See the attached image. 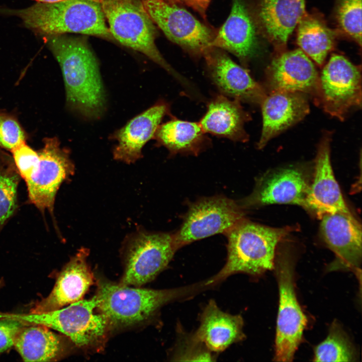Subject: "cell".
Listing matches in <instances>:
<instances>
[{"mask_svg":"<svg viewBox=\"0 0 362 362\" xmlns=\"http://www.w3.org/2000/svg\"><path fill=\"white\" fill-rule=\"evenodd\" d=\"M212 47L227 50L246 60L257 50L253 22L241 0H233L230 14L212 41Z\"/></svg>","mask_w":362,"mask_h":362,"instance_id":"7402d4cb","label":"cell"},{"mask_svg":"<svg viewBox=\"0 0 362 362\" xmlns=\"http://www.w3.org/2000/svg\"><path fill=\"white\" fill-rule=\"evenodd\" d=\"M361 71L342 55L333 54L319 73L317 106L344 120L351 109L361 107Z\"/></svg>","mask_w":362,"mask_h":362,"instance_id":"ba28073f","label":"cell"},{"mask_svg":"<svg viewBox=\"0 0 362 362\" xmlns=\"http://www.w3.org/2000/svg\"><path fill=\"white\" fill-rule=\"evenodd\" d=\"M322 238L335 253L330 270L357 268L361 259V226L351 213L337 212L323 215Z\"/></svg>","mask_w":362,"mask_h":362,"instance_id":"9a60e30c","label":"cell"},{"mask_svg":"<svg viewBox=\"0 0 362 362\" xmlns=\"http://www.w3.org/2000/svg\"><path fill=\"white\" fill-rule=\"evenodd\" d=\"M0 13L20 18L26 27L43 37L75 33L113 38L102 6L94 0L38 2L23 9H0Z\"/></svg>","mask_w":362,"mask_h":362,"instance_id":"3957f363","label":"cell"},{"mask_svg":"<svg viewBox=\"0 0 362 362\" xmlns=\"http://www.w3.org/2000/svg\"><path fill=\"white\" fill-rule=\"evenodd\" d=\"M243 327L241 315L223 312L211 300L201 315L195 334L210 351L219 352L245 338Z\"/></svg>","mask_w":362,"mask_h":362,"instance_id":"44dd1931","label":"cell"},{"mask_svg":"<svg viewBox=\"0 0 362 362\" xmlns=\"http://www.w3.org/2000/svg\"><path fill=\"white\" fill-rule=\"evenodd\" d=\"M244 218L242 209L232 200L221 196L201 199L189 206L173 234L176 246L178 249L196 240L226 233Z\"/></svg>","mask_w":362,"mask_h":362,"instance_id":"30bf717a","label":"cell"},{"mask_svg":"<svg viewBox=\"0 0 362 362\" xmlns=\"http://www.w3.org/2000/svg\"><path fill=\"white\" fill-rule=\"evenodd\" d=\"M149 17L171 41L193 55L204 56L213 48L211 29L172 0H142Z\"/></svg>","mask_w":362,"mask_h":362,"instance_id":"9c48e42d","label":"cell"},{"mask_svg":"<svg viewBox=\"0 0 362 362\" xmlns=\"http://www.w3.org/2000/svg\"><path fill=\"white\" fill-rule=\"evenodd\" d=\"M294 229L290 226L268 227L244 218L225 233L228 239L226 262L206 280V285L213 286L235 274L256 275L273 269L277 244Z\"/></svg>","mask_w":362,"mask_h":362,"instance_id":"277c9868","label":"cell"},{"mask_svg":"<svg viewBox=\"0 0 362 362\" xmlns=\"http://www.w3.org/2000/svg\"><path fill=\"white\" fill-rule=\"evenodd\" d=\"M25 324L18 320L0 314V353L14 346L17 332Z\"/></svg>","mask_w":362,"mask_h":362,"instance_id":"836d02e7","label":"cell"},{"mask_svg":"<svg viewBox=\"0 0 362 362\" xmlns=\"http://www.w3.org/2000/svg\"><path fill=\"white\" fill-rule=\"evenodd\" d=\"M26 139V133L16 118L0 112V147L11 151Z\"/></svg>","mask_w":362,"mask_h":362,"instance_id":"1f68e13d","label":"cell"},{"mask_svg":"<svg viewBox=\"0 0 362 362\" xmlns=\"http://www.w3.org/2000/svg\"><path fill=\"white\" fill-rule=\"evenodd\" d=\"M40 3H57L65 0H35ZM96 1H97L100 3V0H94Z\"/></svg>","mask_w":362,"mask_h":362,"instance_id":"d590c367","label":"cell"},{"mask_svg":"<svg viewBox=\"0 0 362 362\" xmlns=\"http://www.w3.org/2000/svg\"><path fill=\"white\" fill-rule=\"evenodd\" d=\"M13 160L21 177L25 182L31 179L36 173L39 164V155L26 142L11 151Z\"/></svg>","mask_w":362,"mask_h":362,"instance_id":"d6a6232c","label":"cell"},{"mask_svg":"<svg viewBox=\"0 0 362 362\" xmlns=\"http://www.w3.org/2000/svg\"><path fill=\"white\" fill-rule=\"evenodd\" d=\"M88 254V249H79L62 269L50 294L37 302L30 313L56 310L82 299L95 282L87 262Z\"/></svg>","mask_w":362,"mask_h":362,"instance_id":"e0dca14e","label":"cell"},{"mask_svg":"<svg viewBox=\"0 0 362 362\" xmlns=\"http://www.w3.org/2000/svg\"><path fill=\"white\" fill-rule=\"evenodd\" d=\"M206 288L205 282L170 289L134 288L104 279L98 281L97 309L107 319L110 329L144 322L164 305L193 296Z\"/></svg>","mask_w":362,"mask_h":362,"instance_id":"7a4b0ae2","label":"cell"},{"mask_svg":"<svg viewBox=\"0 0 362 362\" xmlns=\"http://www.w3.org/2000/svg\"><path fill=\"white\" fill-rule=\"evenodd\" d=\"M298 43L301 50L319 66L333 49L335 33L322 17L305 14L298 23Z\"/></svg>","mask_w":362,"mask_h":362,"instance_id":"4316f807","label":"cell"},{"mask_svg":"<svg viewBox=\"0 0 362 362\" xmlns=\"http://www.w3.org/2000/svg\"><path fill=\"white\" fill-rule=\"evenodd\" d=\"M305 0H261L259 22L267 37L283 46L305 14Z\"/></svg>","mask_w":362,"mask_h":362,"instance_id":"d4e9b609","label":"cell"},{"mask_svg":"<svg viewBox=\"0 0 362 362\" xmlns=\"http://www.w3.org/2000/svg\"><path fill=\"white\" fill-rule=\"evenodd\" d=\"M279 287L275 360L292 361L300 343L307 319L298 302L294 288L293 263L287 256L277 262Z\"/></svg>","mask_w":362,"mask_h":362,"instance_id":"8fae6325","label":"cell"},{"mask_svg":"<svg viewBox=\"0 0 362 362\" xmlns=\"http://www.w3.org/2000/svg\"><path fill=\"white\" fill-rule=\"evenodd\" d=\"M97 304L95 296L40 313L2 314L26 324L46 326L58 331L79 348L97 350L105 346L111 329L106 318L96 313Z\"/></svg>","mask_w":362,"mask_h":362,"instance_id":"5b68a950","label":"cell"},{"mask_svg":"<svg viewBox=\"0 0 362 362\" xmlns=\"http://www.w3.org/2000/svg\"><path fill=\"white\" fill-rule=\"evenodd\" d=\"M350 342L340 328L332 325L326 339L315 349V361H350L354 358Z\"/></svg>","mask_w":362,"mask_h":362,"instance_id":"f1b7e54d","label":"cell"},{"mask_svg":"<svg viewBox=\"0 0 362 362\" xmlns=\"http://www.w3.org/2000/svg\"><path fill=\"white\" fill-rule=\"evenodd\" d=\"M213 352L197 337L180 330L172 354L174 361H214Z\"/></svg>","mask_w":362,"mask_h":362,"instance_id":"4dcf8cb0","label":"cell"},{"mask_svg":"<svg viewBox=\"0 0 362 362\" xmlns=\"http://www.w3.org/2000/svg\"><path fill=\"white\" fill-rule=\"evenodd\" d=\"M43 142L38 151V170L26 184L29 201L40 210L52 214L57 191L74 174L75 167L69 150L61 147L57 137L45 138Z\"/></svg>","mask_w":362,"mask_h":362,"instance_id":"7c38bea8","label":"cell"},{"mask_svg":"<svg viewBox=\"0 0 362 362\" xmlns=\"http://www.w3.org/2000/svg\"><path fill=\"white\" fill-rule=\"evenodd\" d=\"M260 106L262 127L257 144L258 149H262L272 138L301 121L310 111L307 95L299 92L268 93Z\"/></svg>","mask_w":362,"mask_h":362,"instance_id":"ffe728a7","label":"cell"},{"mask_svg":"<svg viewBox=\"0 0 362 362\" xmlns=\"http://www.w3.org/2000/svg\"><path fill=\"white\" fill-rule=\"evenodd\" d=\"M153 138L157 145L165 147L172 154L197 155L209 143L199 122L177 119L160 124Z\"/></svg>","mask_w":362,"mask_h":362,"instance_id":"484cf974","label":"cell"},{"mask_svg":"<svg viewBox=\"0 0 362 362\" xmlns=\"http://www.w3.org/2000/svg\"><path fill=\"white\" fill-rule=\"evenodd\" d=\"M239 100H231L220 95L209 103L207 110L199 123L204 132L234 141L245 142L248 135L244 129L250 116Z\"/></svg>","mask_w":362,"mask_h":362,"instance_id":"603a6c76","label":"cell"},{"mask_svg":"<svg viewBox=\"0 0 362 362\" xmlns=\"http://www.w3.org/2000/svg\"><path fill=\"white\" fill-rule=\"evenodd\" d=\"M177 250L173 234L139 230L126 238L122 254L124 273L120 283L140 287L168 265Z\"/></svg>","mask_w":362,"mask_h":362,"instance_id":"52a82bcc","label":"cell"},{"mask_svg":"<svg viewBox=\"0 0 362 362\" xmlns=\"http://www.w3.org/2000/svg\"><path fill=\"white\" fill-rule=\"evenodd\" d=\"M309 185L299 169L288 167L266 173L252 193L238 203L243 209L276 204L297 205L304 208Z\"/></svg>","mask_w":362,"mask_h":362,"instance_id":"5bb4252c","label":"cell"},{"mask_svg":"<svg viewBox=\"0 0 362 362\" xmlns=\"http://www.w3.org/2000/svg\"><path fill=\"white\" fill-rule=\"evenodd\" d=\"M43 38L60 65L68 108L85 119H100L106 108V92L98 62L88 45L64 34Z\"/></svg>","mask_w":362,"mask_h":362,"instance_id":"6da1fadb","label":"cell"},{"mask_svg":"<svg viewBox=\"0 0 362 362\" xmlns=\"http://www.w3.org/2000/svg\"><path fill=\"white\" fill-rule=\"evenodd\" d=\"M263 86L267 94L281 91L304 94L311 97L316 105L319 73L301 49L286 51L274 57L266 68Z\"/></svg>","mask_w":362,"mask_h":362,"instance_id":"4fadbf2b","label":"cell"},{"mask_svg":"<svg viewBox=\"0 0 362 362\" xmlns=\"http://www.w3.org/2000/svg\"><path fill=\"white\" fill-rule=\"evenodd\" d=\"M335 16L341 30L361 44V0H336Z\"/></svg>","mask_w":362,"mask_h":362,"instance_id":"f546056e","label":"cell"},{"mask_svg":"<svg viewBox=\"0 0 362 362\" xmlns=\"http://www.w3.org/2000/svg\"><path fill=\"white\" fill-rule=\"evenodd\" d=\"M179 4H184L197 12L203 19L206 18V11L211 0H172Z\"/></svg>","mask_w":362,"mask_h":362,"instance_id":"e575fe53","label":"cell"},{"mask_svg":"<svg viewBox=\"0 0 362 362\" xmlns=\"http://www.w3.org/2000/svg\"><path fill=\"white\" fill-rule=\"evenodd\" d=\"M204 56L212 80L223 95L260 105L266 92L246 69L215 48Z\"/></svg>","mask_w":362,"mask_h":362,"instance_id":"ac0fdd59","label":"cell"},{"mask_svg":"<svg viewBox=\"0 0 362 362\" xmlns=\"http://www.w3.org/2000/svg\"><path fill=\"white\" fill-rule=\"evenodd\" d=\"M20 177L13 158L0 150V229L16 210Z\"/></svg>","mask_w":362,"mask_h":362,"instance_id":"83f0119b","label":"cell"},{"mask_svg":"<svg viewBox=\"0 0 362 362\" xmlns=\"http://www.w3.org/2000/svg\"><path fill=\"white\" fill-rule=\"evenodd\" d=\"M66 337L46 326L26 324L17 332L14 346L25 361H56L68 350Z\"/></svg>","mask_w":362,"mask_h":362,"instance_id":"cb8c5ba5","label":"cell"},{"mask_svg":"<svg viewBox=\"0 0 362 362\" xmlns=\"http://www.w3.org/2000/svg\"><path fill=\"white\" fill-rule=\"evenodd\" d=\"M4 286V281L3 279H0V289Z\"/></svg>","mask_w":362,"mask_h":362,"instance_id":"8d00e7d4","label":"cell"},{"mask_svg":"<svg viewBox=\"0 0 362 362\" xmlns=\"http://www.w3.org/2000/svg\"><path fill=\"white\" fill-rule=\"evenodd\" d=\"M169 110L168 105L159 101L116 130L110 136L111 139L118 142L113 150L114 158L127 164L140 159L143 147L153 138L157 128Z\"/></svg>","mask_w":362,"mask_h":362,"instance_id":"d6986e66","label":"cell"},{"mask_svg":"<svg viewBox=\"0 0 362 362\" xmlns=\"http://www.w3.org/2000/svg\"><path fill=\"white\" fill-rule=\"evenodd\" d=\"M331 133L325 132L318 144L314 178L306 197L304 208L321 219L327 214L350 213L335 178L330 161Z\"/></svg>","mask_w":362,"mask_h":362,"instance_id":"2e32d148","label":"cell"},{"mask_svg":"<svg viewBox=\"0 0 362 362\" xmlns=\"http://www.w3.org/2000/svg\"><path fill=\"white\" fill-rule=\"evenodd\" d=\"M113 38L140 52L184 84L187 82L163 58L155 43L156 29L140 0H100Z\"/></svg>","mask_w":362,"mask_h":362,"instance_id":"8992f818","label":"cell"}]
</instances>
